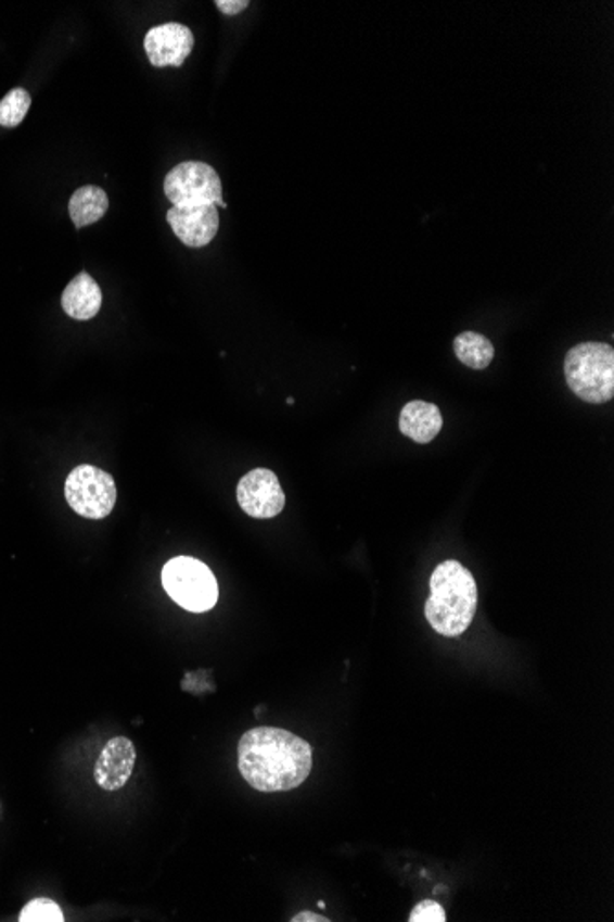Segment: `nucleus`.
Here are the masks:
<instances>
[{"mask_svg":"<svg viewBox=\"0 0 614 922\" xmlns=\"http://www.w3.org/2000/svg\"><path fill=\"white\" fill-rule=\"evenodd\" d=\"M293 922H328L330 919H325V917L319 915V913H311V911H302V913H296L293 919Z\"/></svg>","mask_w":614,"mask_h":922,"instance_id":"19","label":"nucleus"},{"mask_svg":"<svg viewBox=\"0 0 614 922\" xmlns=\"http://www.w3.org/2000/svg\"><path fill=\"white\" fill-rule=\"evenodd\" d=\"M137 752L133 742L126 736H115L103 746L94 766V779L100 788L116 792L124 788L133 775Z\"/></svg>","mask_w":614,"mask_h":922,"instance_id":"10","label":"nucleus"},{"mask_svg":"<svg viewBox=\"0 0 614 922\" xmlns=\"http://www.w3.org/2000/svg\"><path fill=\"white\" fill-rule=\"evenodd\" d=\"M108 209L107 193L103 188L87 185L73 193L68 203V214L76 229H84L100 222Z\"/></svg>","mask_w":614,"mask_h":922,"instance_id":"13","label":"nucleus"},{"mask_svg":"<svg viewBox=\"0 0 614 922\" xmlns=\"http://www.w3.org/2000/svg\"><path fill=\"white\" fill-rule=\"evenodd\" d=\"M238 503L251 518L271 519L285 507V494L278 477L267 468H256L241 479L235 490Z\"/></svg>","mask_w":614,"mask_h":922,"instance_id":"7","label":"nucleus"},{"mask_svg":"<svg viewBox=\"0 0 614 922\" xmlns=\"http://www.w3.org/2000/svg\"><path fill=\"white\" fill-rule=\"evenodd\" d=\"M193 34L188 26L166 23L145 34L144 49L153 67H181L193 50Z\"/></svg>","mask_w":614,"mask_h":922,"instance_id":"8","label":"nucleus"},{"mask_svg":"<svg viewBox=\"0 0 614 922\" xmlns=\"http://www.w3.org/2000/svg\"><path fill=\"white\" fill-rule=\"evenodd\" d=\"M166 219L174 235L188 248H205L219 230L216 205L174 206Z\"/></svg>","mask_w":614,"mask_h":922,"instance_id":"9","label":"nucleus"},{"mask_svg":"<svg viewBox=\"0 0 614 922\" xmlns=\"http://www.w3.org/2000/svg\"><path fill=\"white\" fill-rule=\"evenodd\" d=\"M163 585L175 603L193 614L214 608L219 597L214 573L203 561L190 556H177L164 566Z\"/></svg>","mask_w":614,"mask_h":922,"instance_id":"4","label":"nucleus"},{"mask_svg":"<svg viewBox=\"0 0 614 922\" xmlns=\"http://www.w3.org/2000/svg\"><path fill=\"white\" fill-rule=\"evenodd\" d=\"M164 193L174 206H219L223 203V185L216 169L197 161L175 166L164 179Z\"/></svg>","mask_w":614,"mask_h":922,"instance_id":"6","label":"nucleus"},{"mask_svg":"<svg viewBox=\"0 0 614 922\" xmlns=\"http://www.w3.org/2000/svg\"><path fill=\"white\" fill-rule=\"evenodd\" d=\"M444 426L438 407L422 400L409 402L399 415V431L418 444H428Z\"/></svg>","mask_w":614,"mask_h":922,"instance_id":"11","label":"nucleus"},{"mask_svg":"<svg viewBox=\"0 0 614 922\" xmlns=\"http://www.w3.org/2000/svg\"><path fill=\"white\" fill-rule=\"evenodd\" d=\"M478 590L470 569L460 561H442L431 574V595L425 603V617L434 632L444 637H458L475 619Z\"/></svg>","mask_w":614,"mask_h":922,"instance_id":"2","label":"nucleus"},{"mask_svg":"<svg viewBox=\"0 0 614 922\" xmlns=\"http://www.w3.org/2000/svg\"><path fill=\"white\" fill-rule=\"evenodd\" d=\"M116 495L115 479L97 466L74 468L65 482L68 507L81 518H107L115 508Z\"/></svg>","mask_w":614,"mask_h":922,"instance_id":"5","label":"nucleus"},{"mask_svg":"<svg viewBox=\"0 0 614 922\" xmlns=\"http://www.w3.org/2000/svg\"><path fill=\"white\" fill-rule=\"evenodd\" d=\"M568 389L587 404H605L614 396V349L605 343H581L565 357Z\"/></svg>","mask_w":614,"mask_h":922,"instance_id":"3","label":"nucleus"},{"mask_svg":"<svg viewBox=\"0 0 614 922\" xmlns=\"http://www.w3.org/2000/svg\"><path fill=\"white\" fill-rule=\"evenodd\" d=\"M18 921L21 922H63V911H61L60 906L55 905L54 900H50V898H36V900H31L28 905L23 908L21 911V915H18Z\"/></svg>","mask_w":614,"mask_h":922,"instance_id":"16","label":"nucleus"},{"mask_svg":"<svg viewBox=\"0 0 614 922\" xmlns=\"http://www.w3.org/2000/svg\"><path fill=\"white\" fill-rule=\"evenodd\" d=\"M31 98L25 89H13L0 102V126L17 127L30 111Z\"/></svg>","mask_w":614,"mask_h":922,"instance_id":"15","label":"nucleus"},{"mask_svg":"<svg viewBox=\"0 0 614 922\" xmlns=\"http://www.w3.org/2000/svg\"><path fill=\"white\" fill-rule=\"evenodd\" d=\"M410 922H446V910L434 900H423L410 911Z\"/></svg>","mask_w":614,"mask_h":922,"instance_id":"17","label":"nucleus"},{"mask_svg":"<svg viewBox=\"0 0 614 922\" xmlns=\"http://www.w3.org/2000/svg\"><path fill=\"white\" fill-rule=\"evenodd\" d=\"M241 775L258 792L298 788L314 768L309 742L280 728H254L238 744Z\"/></svg>","mask_w":614,"mask_h":922,"instance_id":"1","label":"nucleus"},{"mask_svg":"<svg viewBox=\"0 0 614 922\" xmlns=\"http://www.w3.org/2000/svg\"><path fill=\"white\" fill-rule=\"evenodd\" d=\"M102 302V290L89 273H79L78 277L71 280L61 296V306L65 310V314L76 320H89L97 317Z\"/></svg>","mask_w":614,"mask_h":922,"instance_id":"12","label":"nucleus"},{"mask_svg":"<svg viewBox=\"0 0 614 922\" xmlns=\"http://www.w3.org/2000/svg\"><path fill=\"white\" fill-rule=\"evenodd\" d=\"M216 7L225 15H238V13L243 12L248 7V2L247 0H217Z\"/></svg>","mask_w":614,"mask_h":922,"instance_id":"18","label":"nucleus"},{"mask_svg":"<svg viewBox=\"0 0 614 922\" xmlns=\"http://www.w3.org/2000/svg\"><path fill=\"white\" fill-rule=\"evenodd\" d=\"M452 346H455V354H457L458 359H460V363H464L465 367L482 370V368L489 367V363L494 362V344L482 333H460L455 339Z\"/></svg>","mask_w":614,"mask_h":922,"instance_id":"14","label":"nucleus"}]
</instances>
